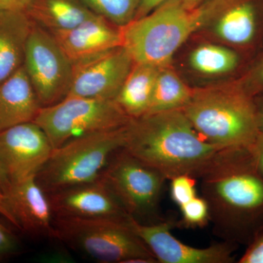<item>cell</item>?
Instances as JSON below:
<instances>
[{
    "label": "cell",
    "instance_id": "obj_27",
    "mask_svg": "<svg viewBox=\"0 0 263 263\" xmlns=\"http://www.w3.org/2000/svg\"><path fill=\"white\" fill-rule=\"evenodd\" d=\"M19 250L16 236L0 221V261L11 257Z\"/></svg>",
    "mask_w": 263,
    "mask_h": 263
},
{
    "label": "cell",
    "instance_id": "obj_7",
    "mask_svg": "<svg viewBox=\"0 0 263 263\" xmlns=\"http://www.w3.org/2000/svg\"><path fill=\"white\" fill-rule=\"evenodd\" d=\"M131 119L114 100L67 96L59 103L41 107L33 122L55 148L77 137L126 127Z\"/></svg>",
    "mask_w": 263,
    "mask_h": 263
},
{
    "label": "cell",
    "instance_id": "obj_17",
    "mask_svg": "<svg viewBox=\"0 0 263 263\" xmlns=\"http://www.w3.org/2000/svg\"><path fill=\"white\" fill-rule=\"evenodd\" d=\"M213 33L235 47H248L257 39L259 29L257 9L249 0H234L212 22Z\"/></svg>",
    "mask_w": 263,
    "mask_h": 263
},
{
    "label": "cell",
    "instance_id": "obj_30",
    "mask_svg": "<svg viewBox=\"0 0 263 263\" xmlns=\"http://www.w3.org/2000/svg\"><path fill=\"white\" fill-rule=\"evenodd\" d=\"M167 1L169 0H140L139 6L135 19L144 16Z\"/></svg>",
    "mask_w": 263,
    "mask_h": 263
},
{
    "label": "cell",
    "instance_id": "obj_10",
    "mask_svg": "<svg viewBox=\"0 0 263 263\" xmlns=\"http://www.w3.org/2000/svg\"><path fill=\"white\" fill-rule=\"evenodd\" d=\"M133 64L124 46L76 62L67 96L114 100Z\"/></svg>",
    "mask_w": 263,
    "mask_h": 263
},
{
    "label": "cell",
    "instance_id": "obj_1",
    "mask_svg": "<svg viewBox=\"0 0 263 263\" xmlns=\"http://www.w3.org/2000/svg\"><path fill=\"white\" fill-rule=\"evenodd\" d=\"M198 180L214 233L224 241L249 245L263 230V176L255 143L222 148Z\"/></svg>",
    "mask_w": 263,
    "mask_h": 263
},
{
    "label": "cell",
    "instance_id": "obj_8",
    "mask_svg": "<svg viewBox=\"0 0 263 263\" xmlns=\"http://www.w3.org/2000/svg\"><path fill=\"white\" fill-rule=\"evenodd\" d=\"M129 216L149 224L163 220L159 207L165 177L124 148L110 157L100 176Z\"/></svg>",
    "mask_w": 263,
    "mask_h": 263
},
{
    "label": "cell",
    "instance_id": "obj_31",
    "mask_svg": "<svg viewBox=\"0 0 263 263\" xmlns=\"http://www.w3.org/2000/svg\"><path fill=\"white\" fill-rule=\"evenodd\" d=\"M0 216H3L7 221H9L12 226L15 227L17 229H18L17 221L15 220L13 214L10 213L8 205H7L5 195L2 193H0Z\"/></svg>",
    "mask_w": 263,
    "mask_h": 263
},
{
    "label": "cell",
    "instance_id": "obj_19",
    "mask_svg": "<svg viewBox=\"0 0 263 263\" xmlns=\"http://www.w3.org/2000/svg\"><path fill=\"white\" fill-rule=\"evenodd\" d=\"M161 66L134 62L114 101L132 119L148 112Z\"/></svg>",
    "mask_w": 263,
    "mask_h": 263
},
{
    "label": "cell",
    "instance_id": "obj_28",
    "mask_svg": "<svg viewBox=\"0 0 263 263\" xmlns=\"http://www.w3.org/2000/svg\"><path fill=\"white\" fill-rule=\"evenodd\" d=\"M239 263H263V230L247 245Z\"/></svg>",
    "mask_w": 263,
    "mask_h": 263
},
{
    "label": "cell",
    "instance_id": "obj_24",
    "mask_svg": "<svg viewBox=\"0 0 263 263\" xmlns=\"http://www.w3.org/2000/svg\"><path fill=\"white\" fill-rule=\"evenodd\" d=\"M181 220L180 226L186 228H200L210 222V214L206 200L197 195L191 200L180 206Z\"/></svg>",
    "mask_w": 263,
    "mask_h": 263
},
{
    "label": "cell",
    "instance_id": "obj_26",
    "mask_svg": "<svg viewBox=\"0 0 263 263\" xmlns=\"http://www.w3.org/2000/svg\"><path fill=\"white\" fill-rule=\"evenodd\" d=\"M239 81L248 92L254 98L262 94L263 57Z\"/></svg>",
    "mask_w": 263,
    "mask_h": 263
},
{
    "label": "cell",
    "instance_id": "obj_11",
    "mask_svg": "<svg viewBox=\"0 0 263 263\" xmlns=\"http://www.w3.org/2000/svg\"><path fill=\"white\" fill-rule=\"evenodd\" d=\"M53 149L35 122L23 123L0 133V167L10 183L36 177Z\"/></svg>",
    "mask_w": 263,
    "mask_h": 263
},
{
    "label": "cell",
    "instance_id": "obj_23",
    "mask_svg": "<svg viewBox=\"0 0 263 263\" xmlns=\"http://www.w3.org/2000/svg\"><path fill=\"white\" fill-rule=\"evenodd\" d=\"M95 14L119 27L136 18L140 0H79Z\"/></svg>",
    "mask_w": 263,
    "mask_h": 263
},
{
    "label": "cell",
    "instance_id": "obj_22",
    "mask_svg": "<svg viewBox=\"0 0 263 263\" xmlns=\"http://www.w3.org/2000/svg\"><path fill=\"white\" fill-rule=\"evenodd\" d=\"M239 55L231 48L214 43H204L194 48L189 64L194 71L205 76L231 73L240 65Z\"/></svg>",
    "mask_w": 263,
    "mask_h": 263
},
{
    "label": "cell",
    "instance_id": "obj_33",
    "mask_svg": "<svg viewBox=\"0 0 263 263\" xmlns=\"http://www.w3.org/2000/svg\"><path fill=\"white\" fill-rule=\"evenodd\" d=\"M255 103L257 106L259 131L263 133V96L255 97Z\"/></svg>",
    "mask_w": 263,
    "mask_h": 263
},
{
    "label": "cell",
    "instance_id": "obj_6",
    "mask_svg": "<svg viewBox=\"0 0 263 263\" xmlns=\"http://www.w3.org/2000/svg\"><path fill=\"white\" fill-rule=\"evenodd\" d=\"M131 218L54 217V239L100 262H158L132 228Z\"/></svg>",
    "mask_w": 263,
    "mask_h": 263
},
{
    "label": "cell",
    "instance_id": "obj_9",
    "mask_svg": "<svg viewBox=\"0 0 263 263\" xmlns=\"http://www.w3.org/2000/svg\"><path fill=\"white\" fill-rule=\"evenodd\" d=\"M24 67L41 106L61 101L68 95L72 79V63L53 35L33 22Z\"/></svg>",
    "mask_w": 263,
    "mask_h": 263
},
{
    "label": "cell",
    "instance_id": "obj_16",
    "mask_svg": "<svg viewBox=\"0 0 263 263\" xmlns=\"http://www.w3.org/2000/svg\"><path fill=\"white\" fill-rule=\"evenodd\" d=\"M24 66L0 84V133L33 122L41 108Z\"/></svg>",
    "mask_w": 263,
    "mask_h": 263
},
{
    "label": "cell",
    "instance_id": "obj_15",
    "mask_svg": "<svg viewBox=\"0 0 263 263\" xmlns=\"http://www.w3.org/2000/svg\"><path fill=\"white\" fill-rule=\"evenodd\" d=\"M49 32L72 64L123 46L121 27L98 15L73 28Z\"/></svg>",
    "mask_w": 263,
    "mask_h": 263
},
{
    "label": "cell",
    "instance_id": "obj_5",
    "mask_svg": "<svg viewBox=\"0 0 263 263\" xmlns=\"http://www.w3.org/2000/svg\"><path fill=\"white\" fill-rule=\"evenodd\" d=\"M127 126L77 137L53 148L36 176L38 184L49 194L100 179L112 155L124 148Z\"/></svg>",
    "mask_w": 263,
    "mask_h": 263
},
{
    "label": "cell",
    "instance_id": "obj_29",
    "mask_svg": "<svg viewBox=\"0 0 263 263\" xmlns=\"http://www.w3.org/2000/svg\"><path fill=\"white\" fill-rule=\"evenodd\" d=\"M33 0H0V12H24L27 13Z\"/></svg>",
    "mask_w": 263,
    "mask_h": 263
},
{
    "label": "cell",
    "instance_id": "obj_4",
    "mask_svg": "<svg viewBox=\"0 0 263 263\" xmlns=\"http://www.w3.org/2000/svg\"><path fill=\"white\" fill-rule=\"evenodd\" d=\"M182 110L199 134L212 144L247 146L257 141L255 98L239 80L194 89Z\"/></svg>",
    "mask_w": 263,
    "mask_h": 263
},
{
    "label": "cell",
    "instance_id": "obj_13",
    "mask_svg": "<svg viewBox=\"0 0 263 263\" xmlns=\"http://www.w3.org/2000/svg\"><path fill=\"white\" fill-rule=\"evenodd\" d=\"M54 217L128 221L131 216L101 179L47 194Z\"/></svg>",
    "mask_w": 263,
    "mask_h": 263
},
{
    "label": "cell",
    "instance_id": "obj_3",
    "mask_svg": "<svg viewBox=\"0 0 263 263\" xmlns=\"http://www.w3.org/2000/svg\"><path fill=\"white\" fill-rule=\"evenodd\" d=\"M234 0H169L121 27L134 62L163 66L194 32L212 23Z\"/></svg>",
    "mask_w": 263,
    "mask_h": 263
},
{
    "label": "cell",
    "instance_id": "obj_20",
    "mask_svg": "<svg viewBox=\"0 0 263 263\" xmlns=\"http://www.w3.org/2000/svg\"><path fill=\"white\" fill-rule=\"evenodd\" d=\"M27 13L48 32L73 28L96 15L79 0H33Z\"/></svg>",
    "mask_w": 263,
    "mask_h": 263
},
{
    "label": "cell",
    "instance_id": "obj_14",
    "mask_svg": "<svg viewBox=\"0 0 263 263\" xmlns=\"http://www.w3.org/2000/svg\"><path fill=\"white\" fill-rule=\"evenodd\" d=\"M4 195L18 230L33 236L55 238L54 215L49 199L36 177L10 183Z\"/></svg>",
    "mask_w": 263,
    "mask_h": 263
},
{
    "label": "cell",
    "instance_id": "obj_25",
    "mask_svg": "<svg viewBox=\"0 0 263 263\" xmlns=\"http://www.w3.org/2000/svg\"><path fill=\"white\" fill-rule=\"evenodd\" d=\"M170 193L173 201L180 207L196 197L197 179L187 174L179 175L170 180Z\"/></svg>",
    "mask_w": 263,
    "mask_h": 263
},
{
    "label": "cell",
    "instance_id": "obj_2",
    "mask_svg": "<svg viewBox=\"0 0 263 263\" xmlns=\"http://www.w3.org/2000/svg\"><path fill=\"white\" fill-rule=\"evenodd\" d=\"M224 148L212 144L200 136L182 109L131 119L126 129L124 146L167 180L182 174L198 180L202 171Z\"/></svg>",
    "mask_w": 263,
    "mask_h": 263
},
{
    "label": "cell",
    "instance_id": "obj_32",
    "mask_svg": "<svg viewBox=\"0 0 263 263\" xmlns=\"http://www.w3.org/2000/svg\"><path fill=\"white\" fill-rule=\"evenodd\" d=\"M255 148L259 169L263 176V133L260 132H259L258 136H257Z\"/></svg>",
    "mask_w": 263,
    "mask_h": 263
},
{
    "label": "cell",
    "instance_id": "obj_18",
    "mask_svg": "<svg viewBox=\"0 0 263 263\" xmlns=\"http://www.w3.org/2000/svg\"><path fill=\"white\" fill-rule=\"evenodd\" d=\"M32 25L27 13L0 12V84L23 66Z\"/></svg>",
    "mask_w": 263,
    "mask_h": 263
},
{
    "label": "cell",
    "instance_id": "obj_34",
    "mask_svg": "<svg viewBox=\"0 0 263 263\" xmlns=\"http://www.w3.org/2000/svg\"><path fill=\"white\" fill-rule=\"evenodd\" d=\"M10 182L6 175L3 172V169L0 167V193L4 195L8 188L9 187Z\"/></svg>",
    "mask_w": 263,
    "mask_h": 263
},
{
    "label": "cell",
    "instance_id": "obj_12",
    "mask_svg": "<svg viewBox=\"0 0 263 263\" xmlns=\"http://www.w3.org/2000/svg\"><path fill=\"white\" fill-rule=\"evenodd\" d=\"M130 224L143 240L158 262L231 263L237 245L223 241L206 247L197 248L177 239L171 233L174 223L162 220L155 223L139 222L131 218Z\"/></svg>",
    "mask_w": 263,
    "mask_h": 263
},
{
    "label": "cell",
    "instance_id": "obj_21",
    "mask_svg": "<svg viewBox=\"0 0 263 263\" xmlns=\"http://www.w3.org/2000/svg\"><path fill=\"white\" fill-rule=\"evenodd\" d=\"M193 91L194 89L183 82L171 64L161 66L146 114L182 109L191 100Z\"/></svg>",
    "mask_w": 263,
    "mask_h": 263
}]
</instances>
